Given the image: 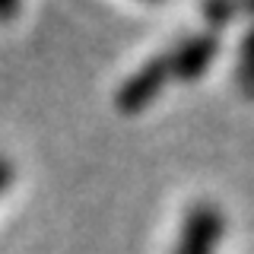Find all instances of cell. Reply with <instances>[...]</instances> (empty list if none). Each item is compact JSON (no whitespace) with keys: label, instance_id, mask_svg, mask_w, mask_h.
<instances>
[{"label":"cell","instance_id":"obj_1","mask_svg":"<svg viewBox=\"0 0 254 254\" xmlns=\"http://www.w3.org/2000/svg\"><path fill=\"white\" fill-rule=\"evenodd\" d=\"M169 79H172V61H169V54L149 58L143 67H137L121 86H118L115 108L121 111V115H140L143 108H149L156 102V95L165 89Z\"/></svg>","mask_w":254,"mask_h":254},{"label":"cell","instance_id":"obj_2","mask_svg":"<svg viewBox=\"0 0 254 254\" xmlns=\"http://www.w3.org/2000/svg\"><path fill=\"white\" fill-rule=\"evenodd\" d=\"M222 232H226V216L216 203L197 200L185 213V222L178 229V242L172 254H216Z\"/></svg>","mask_w":254,"mask_h":254},{"label":"cell","instance_id":"obj_3","mask_svg":"<svg viewBox=\"0 0 254 254\" xmlns=\"http://www.w3.org/2000/svg\"><path fill=\"white\" fill-rule=\"evenodd\" d=\"M216 54H219V35L213 29L188 35L181 45H175L169 51L172 79H178V83H194V79H200L206 70H210V64L216 61Z\"/></svg>","mask_w":254,"mask_h":254},{"label":"cell","instance_id":"obj_4","mask_svg":"<svg viewBox=\"0 0 254 254\" xmlns=\"http://www.w3.org/2000/svg\"><path fill=\"white\" fill-rule=\"evenodd\" d=\"M200 13H203V19L213 26V32H216L219 26L232 22L235 16L242 13V0H203Z\"/></svg>","mask_w":254,"mask_h":254},{"label":"cell","instance_id":"obj_5","mask_svg":"<svg viewBox=\"0 0 254 254\" xmlns=\"http://www.w3.org/2000/svg\"><path fill=\"white\" fill-rule=\"evenodd\" d=\"M238 86L248 99H254V29L245 35L242 51H238Z\"/></svg>","mask_w":254,"mask_h":254},{"label":"cell","instance_id":"obj_6","mask_svg":"<svg viewBox=\"0 0 254 254\" xmlns=\"http://www.w3.org/2000/svg\"><path fill=\"white\" fill-rule=\"evenodd\" d=\"M10 185H13V162L0 156V194H3Z\"/></svg>","mask_w":254,"mask_h":254},{"label":"cell","instance_id":"obj_7","mask_svg":"<svg viewBox=\"0 0 254 254\" xmlns=\"http://www.w3.org/2000/svg\"><path fill=\"white\" fill-rule=\"evenodd\" d=\"M16 10H19V0H0V22L13 19Z\"/></svg>","mask_w":254,"mask_h":254},{"label":"cell","instance_id":"obj_8","mask_svg":"<svg viewBox=\"0 0 254 254\" xmlns=\"http://www.w3.org/2000/svg\"><path fill=\"white\" fill-rule=\"evenodd\" d=\"M242 13H254V0H242Z\"/></svg>","mask_w":254,"mask_h":254},{"label":"cell","instance_id":"obj_9","mask_svg":"<svg viewBox=\"0 0 254 254\" xmlns=\"http://www.w3.org/2000/svg\"><path fill=\"white\" fill-rule=\"evenodd\" d=\"M153 3H159V0H153Z\"/></svg>","mask_w":254,"mask_h":254}]
</instances>
